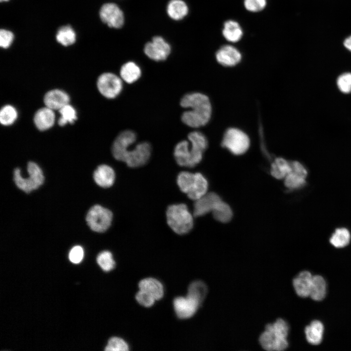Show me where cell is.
<instances>
[{
  "mask_svg": "<svg viewBox=\"0 0 351 351\" xmlns=\"http://www.w3.org/2000/svg\"><path fill=\"white\" fill-rule=\"evenodd\" d=\"M136 137L135 132L130 130H124L116 137L112 147V153L114 158L125 162L131 168L145 165L151 155V146L148 142H140L131 149V146L136 141Z\"/></svg>",
  "mask_w": 351,
  "mask_h": 351,
  "instance_id": "1",
  "label": "cell"
},
{
  "mask_svg": "<svg viewBox=\"0 0 351 351\" xmlns=\"http://www.w3.org/2000/svg\"><path fill=\"white\" fill-rule=\"evenodd\" d=\"M180 106L190 110L184 112L181 121L192 128H198L206 125L210 121L212 112L209 98L205 94L193 92L184 95L180 99Z\"/></svg>",
  "mask_w": 351,
  "mask_h": 351,
  "instance_id": "2",
  "label": "cell"
},
{
  "mask_svg": "<svg viewBox=\"0 0 351 351\" xmlns=\"http://www.w3.org/2000/svg\"><path fill=\"white\" fill-rule=\"evenodd\" d=\"M188 140L177 143L174 151L175 160L180 166L193 168L202 160L208 146L205 136L200 132L193 131L188 135Z\"/></svg>",
  "mask_w": 351,
  "mask_h": 351,
  "instance_id": "3",
  "label": "cell"
},
{
  "mask_svg": "<svg viewBox=\"0 0 351 351\" xmlns=\"http://www.w3.org/2000/svg\"><path fill=\"white\" fill-rule=\"evenodd\" d=\"M289 327L284 320L279 318L275 322L266 325L259 341L262 347L269 351H280L288 347L287 336Z\"/></svg>",
  "mask_w": 351,
  "mask_h": 351,
  "instance_id": "4",
  "label": "cell"
},
{
  "mask_svg": "<svg viewBox=\"0 0 351 351\" xmlns=\"http://www.w3.org/2000/svg\"><path fill=\"white\" fill-rule=\"evenodd\" d=\"M166 215L168 225L178 234H186L193 228L194 216L185 204L180 203L169 206Z\"/></svg>",
  "mask_w": 351,
  "mask_h": 351,
  "instance_id": "5",
  "label": "cell"
},
{
  "mask_svg": "<svg viewBox=\"0 0 351 351\" xmlns=\"http://www.w3.org/2000/svg\"><path fill=\"white\" fill-rule=\"evenodd\" d=\"M29 176H22L20 170L17 168L14 171V180L17 186L26 193L38 189L44 181V176L40 167L35 162H29L27 165Z\"/></svg>",
  "mask_w": 351,
  "mask_h": 351,
  "instance_id": "6",
  "label": "cell"
},
{
  "mask_svg": "<svg viewBox=\"0 0 351 351\" xmlns=\"http://www.w3.org/2000/svg\"><path fill=\"white\" fill-rule=\"evenodd\" d=\"M221 145L233 155L239 156L244 154L249 149L250 140L248 136L243 131L230 128L225 132Z\"/></svg>",
  "mask_w": 351,
  "mask_h": 351,
  "instance_id": "7",
  "label": "cell"
},
{
  "mask_svg": "<svg viewBox=\"0 0 351 351\" xmlns=\"http://www.w3.org/2000/svg\"><path fill=\"white\" fill-rule=\"evenodd\" d=\"M113 214L109 209L99 205L92 207L87 213L86 220L91 229L95 232H105L110 226Z\"/></svg>",
  "mask_w": 351,
  "mask_h": 351,
  "instance_id": "8",
  "label": "cell"
},
{
  "mask_svg": "<svg viewBox=\"0 0 351 351\" xmlns=\"http://www.w3.org/2000/svg\"><path fill=\"white\" fill-rule=\"evenodd\" d=\"M97 85L99 93L109 99L117 97L123 88L121 78L115 74L110 72L101 74L98 78Z\"/></svg>",
  "mask_w": 351,
  "mask_h": 351,
  "instance_id": "9",
  "label": "cell"
},
{
  "mask_svg": "<svg viewBox=\"0 0 351 351\" xmlns=\"http://www.w3.org/2000/svg\"><path fill=\"white\" fill-rule=\"evenodd\" d=\"M144 52L150 59L163 61L167 58L171 52L170 45L161 37L155 36L144 46Z\"/></svg>",
  "mask_w": 351,
  "mask_h": 351,
  "instance_id": "10",
  "label": "cell"
},
{
  "mask_svg": "<svg viewBox=\"0 0 351 351\" xmlns=\"http://www.w3.org/2000/svg\"><path fill=\"white\" fill-rule=\"evenodd\" d=\"M99 17L102 21L110 27L120 28L124 24L123 13L121 9L114 3L104 4L99 10Z\"/></svg>",
  "mask_w": 351,
  "mask_h": 351,
  "instance_id": "11",
  "label": "cell"
},
{
  "mask_svg": "<svg viewBox=\"0 0 351 351\" xmlns=\"http://www.w3.org/2000/svg\"><path fill=\"white\" fill-rule=\"evenodd\" d=\"M200 304L198 300L188 295L177 297L173 301L175 312L180 319H187L193 316Z\"/></svg>",
  "mask_w": 351,
  "mask_h": 351,
  "instance_id": "12",
  "label": "cell"
},
{
  "mask_svg": "<svg viewBox=\"0 0 351 351\" xmlns=\"http://www.w3.org/2000/svg\"><path fill=\"white\" fill-rule=\"evenodd\" d=\"M290 162L291 170L284 178V185L290 190L297 189L305 184L307 171L302 164L297 161Z\"/></svg>",
  "mask_w": 351,
  "mask_h": 351,
  "instance_id": "13",
  "label": "cell"
},
{
  "mask_svg": "<svg viewBox=\"0 0 351 351\" xmlns=\"http://www.w3.org/2000/svg\"><path fill=\"white\" fill-rule=\"evenodd\" d=\"M221 200L218 194L214 192L207 193L195 201L193 214L194 216H202L212 212L215 205Z\"/></svg>",
  "mask_w": 351,
  "mask_h": 351,
  "instance_id": "14",
  "label": "cell"
},
{
  "mask_svg": "<svg viewBox=\"0 0 351 351\" xmlns=\"http://www.w3.org/2000/svg\"><path fill=\"white\" fill-rule=\"evenodd\" d=\"M217 61L221 65L232 67L240 62L242 56L239 50L233 46L226 45L219 48L215 53Z\"/></svg>",
  "mask_w": 351,
  "mask_h": 351,
  "instance_id": "15",
  "label": "cell"
},
{
  "mask_svg": "<svg viewBox=\"0 0 351 351\" xmlns=\"http://www.w3.org/2000/svg\"><path fill=\"white\" fill-rule=\"evenodd\" d=\"M43 101L45 106L53 110H59L69 104L70 97L67 93L60 89H53L44 95Z\"/></svg>",
  "mask_w": 351,
  "mask_h": 351,
  "instance_id": "16",
  "label": "cell"
},
{
  "mask_svg": "<svg viewBox=\"0 0 351 351\" xmlns=\"http://www.w3.org/2000/svg\"><path fill=\"white\" fill-rule=\"evenodd\" d=\"M54 110L45 106L39 109L35 114L34 122L40 131H43L51 128L55 121Z\"/></svg>",
  "mask_w": 351,
  "mask_h": 351,
  "instance_id": "17",
  "label": "cell"
},
{
  "mask_svg": "<svg viewBox=\"0 0 351 351\" xmlns=\"http://www.w3.org/2000/svg\"><path fill=\"white\" fill-rule=\"evenodd\" d=\"M93 177L98 186L103 188H108L112 186L114 183L115 173L110 166L102 164L98 166L94 171Z\"/></svg>",
  "mask_w": 351,
  "mask_h": 351,
  "instance_id": "18",
  "label": "cell"
},
{
  "mask_svg": "<svg viewBox=\"0 0 351 351\" xmlns=\"http://www.w3.org/2000/svg\"><path fill=\"white\" fill-rule=\"evenodd\" d=\"M312 275L309 271L300 272L293 280V286L297 294L301 297L309 296Z\"/></svg>",
  "mask_w": 351,
  "mask_h": 351,
  "instance_id": "19",
  "label": "cell"
},
{
  "mask_svg": "<svg viewBox=\"0 0 351 351\" xmlns=\"http://www.w3.org/2000/svg\"><path fill=\"white\" fill-rule=\"evenodd\" d=\"M138 287L139 290L148 292L156 300L160 299L163 296V286L156 278L152 277L144 278L139 281Z\"/></svg>",
  "mask_w": 351,
  "mask_h": 351,
  "instance_id": "20",
  "label": "cell"
},
{
  "mask_svg": "<svg viewBox=\"0 0 351 351\" xmlns=\"http://www.w3.org/2000/svg\"><path fill=\"white\" fill-rule=\"evenodd\" d=\"M324 328L323 323L317 320L311 322L305 329L306 338L310 344L317 345L321 343L323 339Z\"/></svg>",
  "mask_w": 351,
  "mask_h": 351,
  "instance_id": "21",
  "label": "cell"
},
{
  "mask_svg": "<svg viewBox=\"0 0 351 351\" xmlns=\"http://www.w3.org/2000/svg\"><path fill=\"white\" fill-rule=\"evenodd\" d=\"M141 75L139 66L133 61L124 63L120 70L121 78L128 83H133L137 80Z\"/></svg>",
  "mask_w": 351,
  "mask_h": 351,
  "instance_id": "22",
  "label": "cell"
},
{
  "mask_svg": "<svg viewBox=\"0 0 351 351\" xmlns=\"http://www.w3.org/2000/svg\"><path fill=\"white\" fill-rule=\"evenodd\" d=\"M166 11L172 19L179 20L187 16L189 9L187 4L182 0H171L167 4Z\"/></svg>",
  "mask_w": 351,
  "mask_h": 351,
  "instance_id": "23",
  "label": "cell"
},
{
  "mask_svg": "<svg viewBox=\"0 0 351 351\" xmlns=\"http://www.w3.org/2000/svg\"><path fill=\"white\" fill-rule=\"evenodd\" d=\"M327 284L324 278L321 275L312 276L309 296L315 301H321L326 296Z\"/></svg>",
  "mask_w": 351,
  "mask_h": 351,
  "instance_id": "24",
  "label": "cell"
},
{
  "mask_svg": "<svg viewBox=\"0 0 351 351\" xmlns=\"http://www.w3.org/2000/svg\"><path fill=\"white\" fill-rule=\"evenodd\" d=\"M222 34L228 41L236 42L242 38L243 31L237 22L233 20H228L224 23Z\"/></svg>",
  "mask_w": 351,
  "mask_h": 351,
  "instance_id": "25",
  "label": "cell"
},
{
  "mask_svg": "<svg viewBox=\"0 0 351 351\" xmlns=\"http://www.w3.org/2000/svg\"><path fill=\"white\" fill-rule=\"evenodd\" d=\"M291 162L282 157H276L272 162L270 173L276 179H282L291 172Z\"/></svg>",
  "mask_w": 351,
  "mask_h": 351,
  "instance_id": "26",
  "label": "cell"
},
{
  "mask_svg": "<svg viewBox=\"0 0 351 351\" xmlns=\"http://www.w3.org/2000/svg\"><path fill=\"white\" fill-rule=\"evenodd\" d=\"M195 184L187 194L188 197L194 201L203 196L207 193L208 189V182L205 176L200 173H196Z\"/></svg>",
  "mask_w": 351,
  "mask_h": 351,
  "instance_id": "27",
  "label": "cell"
},
{
  "mask_svg": "<svg viewBox=\"0 0 351 351\" xmlns=\"http://www.w3.org/2000/svg\"><path fill=\"white\" fill-rule=\"evenodd\" d=\"M212 213L216 220L222 223L229 222L233 215L231 207L222 199L215 205Z\"/></svg>",
  "mask_w": 351,
  "mask_h": 351,
  "instance_id": "28",
  "label": "cell"
},
{
  "mask_svg": "<svg viewBox=\"0 0 351 351\" xmlns=\"http://www.w3.org/2000/svg\"><path fill=\"white\" fill-rule=\"evenodd\" d=\"M56 38L58 43L64 46H68L75 42L76 35L71 26L65 25L58 30Z\"/></svg>",
  "mask_w": 351,
  "mask_h": 351,
  "instance_id": "29",
  "label": "cell"
},
{
  "mask_svg": "<svg viewBox=\"0 0 351 351\" xmlns=\"http://www.w3.org/2000/svg\"><path fill=\"white\" fill-rule=\"evenodd\" d=\"M195 179V173L182 171L178 175L176 181L180 190L184 193L187 194L193 188Z\"/></svg>",
  "mask_w": 351,
  "mask_h": 351,
  "instance_id": "30",
  "label": "cell"
},
{
  "mask_svg": "<svg viewBox=\"0 0 351 351\" xmlns=\"http://www.w3.org/2000/svg\"><path fill=\"white\" fill-rule=\"evenodd\" d=\"M351 240V234L346 228H339L335 230L330 239L333 246L337 248H343L348 245Z\"/></svg>",
  "mask_w": 351,
  "mask_h": 351,
  "instance_id": "31",
  "label": "cell"
},
{
  "mask_svg": "<svg viewBox=\"0 0 351 351\" xmlns=\"http://www.w3.org/2000/svg\"><path fill=\"white\" fill-rule=\"evenodd\" d=\"M207 288L206 284L200 280L193 282L189 286L187 295L190 296L201 303L207 294Z\"/></svg>",
  "mask_w": 351,
  "mask_h": 351,
  "instance_id": "32",
  "label": "cell"
},
{
  "mask_svg": "<svg viewBox=\"0 0 351 351\" xmlns=\"http://www.w3.org/2000/svg\"><path fill=\"white\" fill-rule=\"evenodd\" d=\"M18 117L17 109L11 105H5L0 110V122L4 126L13 124L17 120Z\"/></svg>",
  "mask_w": 351,
  "mask_h": 351,
  "instance_id": "33",
  "label": "cell"
},
{
  "mask_svg": "<svg viewBox=\"0 0 351 351\" xmlns=\"http://www.w3.org/2000/svg\"><path fill=\"white\" fill-rule=\"evenodd\" d=\"M58 111L60 116L58 120V124L60 126H63L67 123H73L77 119L75 109L69 104L65 105Z\"/></svg>",
  "mask_w": 351,
  "mask_h": 351,
  "instance_id": "34",
  "label": "cell"
},
{
  "mask_svg": "<svg viewBox=\"0 0 351 351\" xmlns=\"http://www.w3.org/2000/svg\"><path fill=\"white\" fill-rule=\"evenodd\" d=\"M97 261L100 268L105 272H109L115 267V261L112 253L108 251L100 252L98 255Z\"/></svg>",
  "mask_w": 351,
  "mask_h": 351,
  "instance_id": "35",
  "label": "cell"
},
{
  "mask_svg": "<svg viewBox=\"0 0 351 351\" xmlns=\"http://www.w3.org/2000/svg\"><path fill=\"white\" fill-rule=\"evenodd\" d=\"M129 349V346L125 340L118 337L111 338L105 348L106 351H127Z\"/></svg>",
  "mask_w": 351,
  "mask_h": 351,
  "instance_id": "36",
  "label": "cell"
},
{
  "mask_svg": "<svg viewBox=\"0 0 351 351\" xmlns=\"http://www.w3.org/2000/svg\"><path fill=\"white\" fill-rule=\"evenodd\" d=\"M339 90L345 94L351 92V73H345L340 75L336 81Z\"/></svg>",
  "mask_w": 351,
  "mask_h": 351,
  "instance_id": "37",
  "label": "cell"
},
{
  "mask_svg": "<svg viewBox=\"0 0 351 351\" xmlns=\"http://www.w3.org/2000/svg\"><path fill=\"white\" fill-rule=\"evenodd\" d=\"M136 299L140 305L145 307H151L156 300L151 294L140 290L136 293Z\"/></svg>",
  "mask_w": 351,
  "mask_h": 351,
  "instance_id": "38",
  "label": "cell"
},
{
  "mask_svg": "<svg viewBox=\"0 0 351 351\" xmlns=\"http://www.w3.org/2000/svg\"><path fill=\"white\" fill-rule=\"evenodd\" d=\"M244 5L249 11L257 12L262 10L266 5V0H244Z\"/></svg>",
  "mask_w": 351,
  "mask_h": 351,
  "instance_id": "39",
  "label": "cell"
},
{
  "mask_svg": "<svg viewBox=\"0 0 351 351\" xmlns=\"http://www.w3.org/2000/svg\"><path fill=\"white\" fill-rule=\"evenodd\" d=\"M14 39V35L11 31L1 29L0 31V46L3 48H8Z\"/></svg>",
  "mask_w": 351,
  "mask_h": 351,
  "instance_id": "40",
  "label": "cell"
},
{
  "mask_svg": "<svg viewBox=\"0 0 351 351\" xmlns=\"http://www.w3.org/2000/svg\"><path fill=\"white\" fill-rule=\"evenodd\" d=\"M83 254L82 248L79 246H76L70 251L69 258L72 263L77 264L82 260Z\"/></svg>",
  "mask_w": 351,
  "mask_h": 351,
  "instance_id": "41",
  "label": "cell"
},
{
  "mask_svg": "<svg viewBox=\"0 0 351 351\" xmlns=\"http://www.w3.org/2000/svg\"><path fill=\"white\" fill-rule=\"evenodd\" d=\"M344 45L347 49L351 51V36L345 39Z\"/></svg>",
  "mask_w": 351,
  "mask_h": 351,
  "instance_id": "42",
  "label": "cell"
},
{
  "mask_svg": "<svg viewBox=\"0 0 351 351\" xmlns=\"http://www.w3.org/2000/svg\"><path fill=\"white\" fill-rule=\"evenodd\" d=\"M8 0H0V1H6Z\"/></svg>",
  "mask_w": 351,
  "mask_h": 351,
  "instance_id": "43",
  "label": "cell"
}]
</instances>
